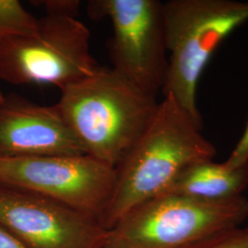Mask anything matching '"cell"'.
Returning a JSON list of instances; mask_svg holds the SVG:
<instances>
[{
    "mask_svg": "<svg viewBox=\"0 0 248 248\" xmlns=\"http://www.w3.org/2000/svg\"><path fill=\"white\" fill-rule=\"evenodd\" d=\"M202 130L175 98L164 96L146 130L115 169L113 193L100 218L107 230L135 207L164 194L189 165L213 159L216 148Z\"/></svg>",
    "mask_w": 248,
    "mask_h": 248,
    "instance_id": "cell-1",
    "label": "cell"
},
{
    "mask_svg": "<svg viewBox=\"0 0 248 248\" xmlns=\"http://www.w3.org/2000/svg\"><path fill=\"white\" fill-rule=\"evenodd\" d=\"M86 155L116 169L155 115L159 101L113 67H99L61 90L56 103Z\"/></svg>",
    "mask_w": 248,
    "mask_h": 248,
    "instance_id": "cell-2",
    "label": "cell"
},
{
    "mask_svg": "<svg viewBox=\"0 0 248 248\" xmlns=\"http://www.w3.org/2000/svg\"><path fill=\"white\" fill-rule=\"evenodd\" d=\"M169 67L162 90L202 126L197 103L199 81L213 53L248 21V1L169 0L163 2Z\"/></svg>",
    "mask_w": 248,
    "mask_h": 248,
    "instance_id": "cell-3",
    "label": "cell"
},
{
    "mask_svg": "<svg viewBox=\"0 0 248 248\" xmlns=\"http://www.w3.org/2000/svg\"><path fill=\"white\" fill-rule=\"evenodd\" d=\"M248 218L243 196L221 202L165 193L143 202L108 230L104 248H186Z\"/></svg>",
    "mask_w": 248,
    "mask_h": 248,
    "instance_id": "cell-4",
    "label": "cell"
},
{
    "mask_svg": "<svg viewBox=\"0 0 248 248\" xmlns=\"http://www.w3.org/2000/svg\"><path fill=\"white\" fill-rule=\"evenodd\" d=\"M89 29L77 18L45 15L30 35L0 43V78L9 84L50 85L60 90L100 67L90 53Z\"/></svg>",
    "mask_w": 248,
    "mask_h": 248,
    "instance_id": "cell-5",
    "label": "cell"
},
{
    "mask_svg": "<svg viewBox=\"0 0 248 248\" xmlns=\"http://www.w3.org/2000/svg\"><path fill=\"white\" fill-rule=\"evenodd\" d=\"M115 180L114 168L88 155L0 158V183L44 196L99 222Z\"/></svg>",
    "mask_w": 248,
    "mask_h": 248,
    "instance_id": "cell-6",
    "label": "cell"
},
{
    "mask_svg": "<svg viewBox=\"0 0 248 248\" xmlns=\"http://www.w3.org/2000/svg\"><path fill=\"white\" fill-rule=\"evenodd\" d=\"M90 17L108 18L113 29V68L144 92L157 98L169 67L163 2L158 0H92Z\"/></svg>",
    "mask_w": 248,
    "mask_h": 248,
    "instance_id": "cell-7",
    "label": "cell"
},
{
    "mask_svg": "<svg viewBox=\"0 0 248 248\" xmlns=\"http://www.w3.org/2000/svg\"><path fill=\"white\" fill-rule=\"evenodd\" d=\"M0 226L26 248H104L108 233L94 217L2 183Z\"/></svg>",
    "mask_w": 248,
    "mask_h": 248,
    "instance_id": "cell-8",
    "label": "cell"
},
{
    "mask_svg": "<svg viewBox=\"0 0 248 248\" xmlns=\"http://www.w3.org/2000/svg\"><path fill=\"white\" fill-rule=\"evenodd\" d=\"M86 155L57 104L18 95L0 103V158Z\"/></svg>",
    "mask_w": 248,
    "mask_h": 248,
    "instance_id": "cell-9",
    "label": "cell"
},
{
    "mask_svg": "<svg viewBox=\"0 0 248 248\" xmlns=\"http://www.w3.org/2000/svg\"><path fill=\"white\" fill-rule=\"evenodd\" d=\"M248 187V163L229 169L223 163L203 160L183 169L165 193L221 202L242 196Z\"/></svg>",
    "mask_w": 248,
    "mask_h": 248,
    "instance_id": "cell-10",
    "label": "cell"
},
{
    "mask_svg": "<svg viewBox=\"0 0 248 248\" xmlns=\"http://www.w3.org/2000/svg\"><path fill=\"white\" fill-rule=\"evenodd\" d=\"M38 28V18L18 0H0V43L9 36L30 35Z\"/></svg>",
    "mask_w": 248,
    "mask_h": 248,
    "instance_id": "cell-11",
    "label": "cell"
},
{
    "mask_svg": "<svg viewBox=\"0 0 248 248\" xmlns=\"http://www.w3.org/2000/svg\"><path fill=\"white\" fill-rule=\"evenodd\" d=\"M186 248H248V227L223 231Z\"/></svg>",
    "mask_w": 248,
    "mask_h": 248,
    "instance_id": "cell-12",
    "label": "cell"
},
{
    "mask_svg": "<svg viewBox=\"0 0 248 248\" xmlns=\"http://www.w3.org/2000/svg\"><path fill=\"white\" fill-rule=\"evenodd\" d=\"M46 11V15L77 18L80 10L78 0H45L39 2Z\"/></svg>",
    "mask_w": 248,
    "mask_h": 248,
    "instance_id": "cell-13",
    "label": "cell"
},
{
    "mask_svg": "<svg viewBox=\"0 0 248 248\" xmlns=\"http://www.w3.org/2000/svg\"><path fill=\"white\" fill-rule=\"evenodd\" d=\"M248 163V121L239 141L223 164L229 169H236Z\"/></svg>",
    "mask_w": 248,
    "mask_h": 248,
    "instance_id": "cell-14",
    "label": "cell"
},
{
    "mask_svg": "<svg viewBox=\"0 0 248 248\" xmlns=\"http://www.w3.org/2000/svg\"><path fill=\"white\" fill-rule=\"evenodd\" d=\"M0 248H26L9 231L0 226Z\"/></svg>",
    "mask_w": 248,
    "mask_h": 248,
    "instance_id": "cell-15",
    "label": "cell"
},
{
    "mask_svg": "<svg viewBox=\"0 0 248 248\" xmlns=\"http://www.w3.org/2000/svg\"><path fill=\"white\" fill-rule=\"evenodd\" d=\"M5 98V95L2 93V91L0 90V103L3 101V99Z\"/></svg>",
    "mask_w": 248,
    "mask_h": 248,
    "instance_id": "cell-16",
    "label": "cell"
}]
</instances>
